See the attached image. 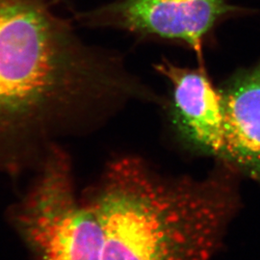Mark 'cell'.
I'll use <instances>...</instances> for the list:
<instances>
[{"label": "cell", "instance_id": "6", "mask_svg": "<svg viewBox=\"0 0 260 260\" xmlns=\"http://www.w3.org/2000/svg\"><path fill=\"white\" fill-rule=\"evenodd\" d=\"M226 141L225 163L260 185V60L219 88Z\"/></svg>", "mask_w": 260, "mask_h": 260}, {"label": "cell", "instance_id": "1", "mask_svg": "<svg viewBox=\"0 0 260 260\" xmlns=\"http://www.w3.org/2000/svg\"><path fill=\"white\" fill-rule=\"evenodd\" d=\"M61 2L0 0V172L11 177L126 103L162 102L121 56L85 44Z\"/></svg>", "mask_w": 260, "mask_h": 260}, {"label": "cell", "instance_id": "3", "mask_svg": "<svg viewBox=\"0 0 260 260\" xmlns=\"http://www.w3.org/2000/svg\"><path fill=\"white\" fill-rule=\"evenodd\" d=\"M11 219L33 260H104L101 225L75 193L72 162L62 147L38 169Z\"/></svg>", "mask_w": 260, "mask_h": 260}, {"label": "cell", "instance_id": "5", "mask_svg": "<svg viewBox=\"0 0 260 260\" xmlns=\"http://www.w3.org/2000/svg\"><path fill=\"white\" fill-rule=\"evenodd\" d=\"M170 85L168 121L178 143L191 152L225 163L223 102L203 68L189 69L163 60L155 66Z\"/></svg>", "mask_w": 260, "mask_h": 260}, {"label": "cell", "instance_id": "4", "mask_svg": "<svg viewBox=\"0 0 260 260\" xmlns=\"http://www.w3.org/2000/svg\"><path fill=\"white\" fill-rule=\"evenodd\" d=\"M256 12L233 5L230 0H114L78 13L75 19L84 26L173 42L201 53L224 20Z\"/></svg>", "mask_w": 260, "mask_h": 260}, {"label": "cell", "instance_id": "2", "mask_svg": "<svg viewBox=\"0 0 260 260\" xmlns=\"http://www.w3.org/2000/svg\"><path fill=\"white\" fill-rule=\"evenodd\" d=\"M237 171L168 177L144 159L106 166L84 199L101 225L104 260H215L240 207Z\"/></svg>", "mask_w": 260, "mask_h": 260}]
</instances>
